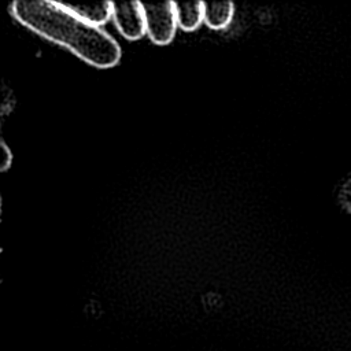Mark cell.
<instances>
[{
  "instance_id": "6da1fadb",
  "label": "cell",
  "mask_w": 351,
  "mask_h": 351,
  "mask_svg": "<svg viewBox=\"0 0 351 351\" xmlns=\"http://www.w3.org/2000/svg\"><path fill=\"white\" fill-rule=\"evenodd\" d=\"M10 11L27 29L66 47L95 67L108 69L121 59V48L110 34L78 19L58 1H14Z\"/></svg>"
},
{
  "instance_id": "7a4b0ae2",
  "label": "cell",
  "mask_w": 351,
  "mask_h": 351,
  "mask_svg": "<svg viewBox=\"0 0 351 351\" xmlns=\"http://www.w3.org/2000/svg\"><path fill=\"white\" fill-rule=\"evenodd\" d=\"M145 34L158 45L169 44L176 34L177 19L174 1L141 3Z\"/></svg>"
},
{
  "instance_id": "3957f363",
  "label": "cell",
  "mask_w": 351,
  "mask_h": 351,
  "mask_svg": "<svg viewBox=\"0 0 351 351\" xmlns=\"http://www.w3.org/2000/svg\"><path fill=\"white\" fill-rule=\"evenodd\" d=\"M111 18L118 32L128 40H138L145 34V22L140 1H112Z\"/></svg>"
},
{
  "instance_id": "277c9868",
  "label": "cell",
  "mask_w": 351,
  "mask_h": 351,
  "mask_svg": "<svg viewBox=\"0 0 351 351\" xmlns=\"http://www.w3.org/2000/svg\"><path fill=\"white\" fill-rule=\"evenodd\" d=\"M58 4L62 8L70 11L78 19L96 27L104 25L110 16H112V1H100L95 4H73L58 1Z\"/></svg>"
},
{
  "instance_id": "5b68a950",
  "label": "cell",
  "mask_w": 351,
  "mask_h": 351,
  "mask_svg": "<svg viewBox=\"0 0 351 351\" xmlns=\"http://www.w3.org/2000/svg\"><path fill=\"white\" fill-rule=\"evenodd\" d=\"M204 23L214 29H225L233 19L234 5L230 1H203Z\"/></svg>"
},
{
  "instance_id": "8992f818",
  "label": "cell",
  "mask_w": 351,
  "mask_h": 351,
  "mask_svg": "<svg viewBox=\"0 0 351 351\" xmlns=\"http://www.w3.org/2000/svg\"><path fill=\"white\" fill-rule=\"evenodd\" d=\"M177 26L192 32L204 22L203 1H174Z\"/></svg>"
},
{
  "instance_id": "52a82bcc",
  "label": "cell",
  "mask_w": 351,
  "mask_h": 351,
  "mask_svg": "<svg viewBox=\"0 0 351 351\" xmlns=\"http://www.w3.org/2000/svg\"><path fill=\"white\" fill-rule=\"evenodd\" d=\"M11 162H12L11 149L8 148V145L4 141H1L0 143V170L7 171L11 166Z\"/></svg>"
},
{
  "instance_id": "ba28073f",
  "label": "cell",
  "mask_w": 351,
  "mask_h": 351,
  "mask_svg": "<svg viewBox=\"0 0 351 351\" xmlns=\"http://www.w3.org/2000/svg\"><path fill=\"white\" fill-rule=\"evenodd\" d=\"M340 203L344 208L351 211V178L340 189Z\"/></svg>"
}]
</instances>
